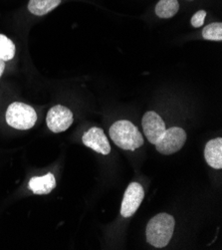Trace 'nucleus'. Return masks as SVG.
Segmentation results:
<instances>
[{"label": "nucleus", "instance_id": "1", "mask_svg": "<svg viewBox=\"0 0 222 250\" xmlns=\"http://www.w3.org/2000/svg\"><path fill=\"white\" fill-rule=\"evenodd\" d=\"M175 227V218L170 214H157L147 223L145 230L147 242L157 248L165 247L174 234Z\"/></svg>", "mask_w": 222, "mask_h": 250}, {"label": "nucleus", "instance_id": "2", "mask_svg": "<svg viewBox=\"0 0 222 250\" xmlns=\"http://www.w3.org/2000/svg\"><path fill=\"white\" fill-rule=\"evenodd\" d=\"M110 137L113 142L126 151H136L143 145V138L133 123L121 120L113 124L110 129Z\"/></svg>", "mask_w": 222, "mask_h": 250}, {"label": "nucleus", "instance_id": "3", "mask_svg": "<svg viewBox=\"0 0 222 250\" xmlns=\"http://www.w3.org/2000/svg\"><path fill=\"white\" fill-rule=\"evenodd\" d=\"M5 118L10 127L17 130H29L36 124L37 114L31 106L14 102L8 106Z\"/></svg>", "mask_w": 222, "mask_h": 250}, {"label": "nucleus", "instance_id": "4", "mask_svg": "<svg viewBox=\"0 0 222 250\" xmlns=\"http://www.w3.org/2000/svg\"><path fill=\"white\" fill-rule=\"evenodd\" d=\"M186 141V133L183 129L172 127L166 129L161 138L155 145L157 151L161 155H172L183 146Z\"/></svg>", "mask_w": 222, "mask_h": 250}, {"label": "nucleus", "instance_id": "5", "mask_svg": "<svg viewBox=\"0 0 222 250\" xmlns=\"http://www.w3.org/2000/svg\"><path fill=\"white\" fill-rule=\"evenodd\" d=\"M73 113L62 105H56L49 110L46 118L47 127L53 133H62L73 124Z\"/></svg>", "mask_w": 222, "mask_h": 250}, {"label": "nucleus", "instance_id": "6", "mask_svg": "<svg viewBox=\"0 0 222 250\" xmlns=\"http://www.w3.org/2000/svg\"><path fill=\"white\" fill-rule=\"evenodd\" d=\"M144 197L143 188L139 183H132L127 188L121 206V214L130 217L136 213Z\"/></svg>", "mask_w": 222, "mask_h": 250}, {"label": "nucleus", "instance_id": "7", "mask_svg": "<svg viewBox=\"0 0 222 250\" xmlns=\"http://www.w3.org/2000/svg\"><path fill=\"white\" fill-rule=\"evenodd\" d=\"M144 136L151 144L156 145L165 132V124L159 114L154 111L146 112L142 117Z\"/></svg>", "mask_w": 222, "mask_h": 250}, {"label": "nucleus", "instance_id": "8", "mask_svg": "<svg viewBox=\"0 0 222 250\" xmlns=\"http://www.w3.org/2000/svg\"><path fill=\"white\" fill-rule=\"evenodd\" d=\"M83 144L94 149L95 152L109 155L111 152V146L108 141V138L105 135V132L101 128H91L89 129L82 137Z\"/></svg>", "mask_w": 222, "mask_h": 250}, {"label": "nucleus", "instance_id": "9", "mask_svg": "<svg viewBox=\"0 0 222 250\" xmlns=\"http://www.w3.org/2000/svg\"><path fill=\"white\" fill-rule=\"evenodd\" d=\"M204 158L208 166L220 169L222 167V139L217 138L209 141L204 148Z\"/></svg>", "mask_w": 222, "mask_h": 250}, {"label": "nucleus", "instance_id": "10", "mask_svg": "<svg viewBox=\"0 0 222 250\" xmlns=\"http://www.w3.org/2000/svg\"><path fill=\"white\" fill-rule=\"evenodd\" d=\"M29 189L35 194H48L56 188L54 174L48 172L43 177H35L29 181Z\"/></svg>", "mask_w": 222, "mask_h": 250}, {"label": "nucleus", "instance_id": "11", "mask_svg": "<svg viewBox=\"0 0 222 250\" xmlns=\"http://www.w3.org/2000/svg\"><path fill=\"white\" fill-rule=\"evenodd\" d=\"M61 0H30L28 3V10L37 16H43L54 10Z\"/></svg>", "mask_w": 222, "mask_h": 250}, {"label": "nucleus", "instance_id": "12", "mask_svg": "<svg viewBox=\"0 0 222 250\" xmlns=\"http://www.w3.org/2000/svg\"><path fill=\"white\" fill-rule=\"evenodd\" d=\"M180 9V3L178 0H160L156 5V14L164 19L174 17Z\"/></svg>", "mask_w": 222, "mask_h": 250}, {"label": "nucleus", "instance_id": "13", "mask_svg": "<svg viewBox=\"0 0 222 250\" xmlns=\"http://www.w3.org/2000/svg\"><path fill=\"white\" fill-rule=\"evenodd\" d=\"M15 49L14 43L7 36L0 34V59L4 62L13 59Z\"/></svg>", "mask_w": 222, "mask_h": 250}, {"label": "nucleus", "instance_id": "14", "mask_svg": "<svg viewBox=\"0 0 222 250\" xmlns=\"http://www.w3.org/2000/svg\"><path fill=\"white\" fill-rule=\"evenodd\" d=\"M202 37L209 41H221L222 40V24L221 22L210 23L202 30Z\"/></svg>", "mask_w": 222, "mask_h": 250}, {"label": "nucleus", "instance_id": "15", "mask_svg": "<svg viewBox=\"0 0 222 250\" xmlns=\"http://www.w3.org/2000/svg\"><path fill=\"white\" fill-rule=\"evenodd\" d=\"M207 13L205 10H200L197 11L192 17H191V25L193 27L195 28H199V27H202L203 23H204V20H205V17H206Z\"/></svg>", "mask_w": 222, "mask_h": 250}, {"label": "nucleus", "instance_id": "16", "mask_svg": "<svg viewBox=\"0 0 222 250\" xmlns=\"http://www.w3.org/2000/svg\"><path fill=\"white\" fill-rule=\"evenodd\" d=\"M4 69H5V63L3 60L0 59V78H1V76H2Z\"/></svg>", "mask_w": 222, "mask_h": 250}, {"label": "nucleus", "instance_id": "17", "mask_svg": "<svg viewBox=\"0 0 222 250\" xmlns=\"http://www.w3.org/2000/svg\"><path fill=\"white\" fill-rule=\"evenodd\" d=\"M188 1H192V0H188Z\"/></svg>", "mask_w": 222, "mask_h": 250}]
</instances>
